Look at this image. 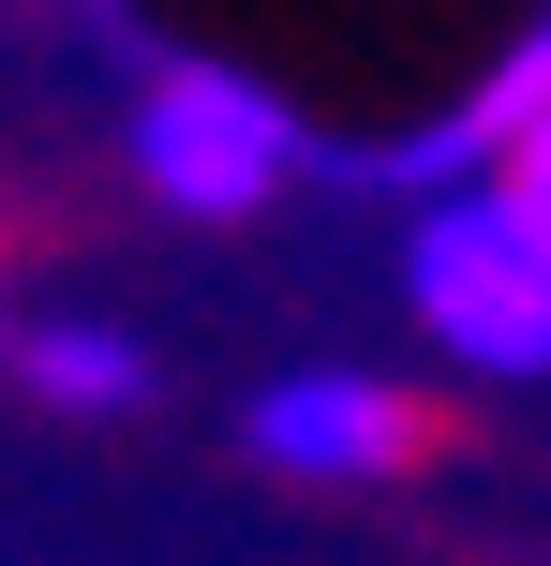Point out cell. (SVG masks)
Wrapping results in <instances>:
<instances>
[{"label": "cell", "instance_id": "cell-2", "mask_svg": "<svg viewBox=\"0 0 551 566\" xmlns=\"http://www.w3.org/2000/svg\"><path fill=\"white\" fill-rule=\"evenodd\" d=\"M135 179L179 209V224H254L298 179V105L239 60H165L135 90Z\"/></svg>", "mask_w": 551, "mask_h": 566}, {"label": "cell", "instance_id": "cell-6", "mask_svg": "<svg viewBox=\"0 0 551 566\" xmlns=\"http://www.w3.org/2000/svg\"><path fill=\"white\" fill-rule=\"evenodd\" d=\"M492 195H507V209H522V224L551 239V90H537V105H522V135L492 149Z\"/></svg>", "mask_w": 551, "mask_h": 566}, {"label": "cell", "instance_id": "cell-7", "mask_svg": "<svg viewBox=\"0 0 551 566\" xmlns=\"http://www.w3.org/2000/svg\"><path fill=\"white\" fill-rule=\"evenodd\" d=\"M0 343H15V328H0Z\"/></svg>", "mask_w": 551, "mask_h": 566}, {"label": "cell", "instance_id": "cell-5", "mask_svg": "<svg viewBox=\"0 0 551 566\" xmlns=\"http://www.w3.org/2000/svg\"><path fill=\"white\" fill-rule=\"evenodd\" d=\"M537 90H551V30H537V45H507L492 75H477V105L447 119V149H463V165H492V149L522 135V105H537Z\"/></svg>", "mask_w": 551, "mask_h": 566}, {"label": "cell", "instance_id": "cell-1", "mask_svg": "<svg viewBox=\"0 0 551 566\" xmlns=\"http://www.w3.org/2000/svg\"><path fill=\"white\" fill-rule=\"evenodd\" d=\"M403 298H417V328H433L463 373H492V388H537L551 373V239L492 195V179H463V195L417 209Z\"/></svg>", "mask_w": 551, "mask_h": 566}, {"label": "cell", "instance_id": "cell-4", "mask_svg": "<svg viewBox=\"0 0 551 566\" xmlns=\"http://www.w3.org/2000/svg\"><path fill=\"white\" fill-rule=\"evenodd\" d=\"M15 373H30V402H60V418H135V402H149V343H135V328H105V313H60V328H30V343H15Z\"/></svg>", "mask_w": 551, "mask_h": 566}, {"label": "cell", "instance_id": "cell-3", "mask_svg": "<svg viewBox=\"0 0 551 566\" xmlns=\"http://www.w3.org/2000/svg\"><path fill=\"white\" fill-rule=\"evenodd\" d=\"M239 432H254L268 478H314V492H373V478H403V462H433V402H417L403 373H358V358L268 373Z\"/></svg>", "mask_w": 551, "mask_h": 566}]
</instances>
